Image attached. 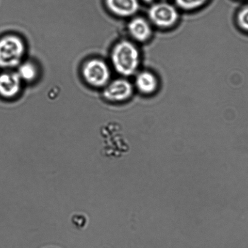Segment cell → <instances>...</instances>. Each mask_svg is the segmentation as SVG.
<instances>
[{
    "label": "cell",
    "instance_id": "6da1fadb",
    "mask_svg": "<svg viewBox=\"0 0 248 248\" xmlns=\"http://www.w3.org/2000/svg\"><path fill=\"white\" fill-rule=\"evenodd\" d=\"M111 59L114 68L119 74L130 77L138 69L140 62L139 52L130 41H121L114 48Z\"/></svg>",
    "mask_w": 248,
    "mask_h": 248
},
{
    "label": "cell",
    "instance_id": "7a4b0ae2",
    "mask_svg": "<svg viewBox=\"0 0 248 248\" xmlns=\"http://www.w3.org/2000/svg\"><path fill=\"white\" fill-rule=\"evenodd\" d=\"M24 52L25 46L18 36L8 35L0 39V67L11 69L17 66Z\"/></svg>",
    "mask_w": 248,
    "mask_h": 248
},
{
    "label": "cell",
    "instance_id": "3957f363",
    "mask_svg": "<svg viewBox=\"0 0 248 248\" xmlns=\"http://www.w3.org/2000/svg\"><path fill=\"white\" fill-rule=\"evenodd\" d=\"M150 21L160 28H171L177 23L179 14L176 8L167 2L152 5L148 11Z\"/></svg>",
    "mask_w": 248,
    "mask_h": 248
},
{
    "label": "cell",
    "instance_id": "277c9868",
    "mask_svg": "<svg viewBox=\"0 0 248 248\" xmlns=\"http://www.w3.org/2000/svg\"><path fill=\"white\" fill-rule=\"evenodd\" d=\"M83 75L86 81L92 86H106L110 79L111 74L108 65L99 60H92L84 64Z\"/></svg>",
    "mask_w": 248,
    "mask_h": 248
},
{
    "label": "cell",
    "instance_id": "5b68a950",
    "mask_svg": "<svg viewBox=\"0 0 248 248\" xmlns=\"http://www.w3.org/2000/svg\"><path fill=\"white\" fill-rule=\"evenodd\" d=\"M133 87L130 81L125 79L114 80L104 89L103 96L108 101L121 102L130 98Z\"/></svg>",
    "mask_w": 248,
    "mask_h": 248
},
{
    "label": "cell",
    "instance_id": "8992f818",
    "mask_svg": "<svg viewBox=\"0 0 248 248\" xmlns=\"http://www.w3.org/2000/svg\"><path fill=\"white\" fill-rule=\"evenodd\" d=\"M21 81L17 72L0 74V95L6 98L17 96L20 91Z\"/></svg>",
    "mask_w": 248,
    "mask_h": 248
},
{
    "label": "cell",
    "instance_id": "52a82bcc",
    "mask_svg": "<svg viewBox=\"0 0 248 248\" xmlns=\"http://www.w3.org/2000/svg\"><path fill=\"white\" fill-rule=\"evenodd\" d=\"M106 5L114 14L121 17L132 16L139 9L138 0H106Z\"/></svg>",
    "mask_w": 248,
    "mask_h": 248
},
{
    "label": "cell",
    "instance_id": "ba28073f",
    "mask_svg": "<svg viewBox=\"0 0 248 248\" xmlns=\"http://www.w3.org/2000/svg\"><path fill=\"white\" fill-rule=\"evenodd\" d=\"M128 30L132 38L139 42L147 41L152 35L150 24L145 19L141 17H137L130 21Z\"/></svg>",
    "mask_w": 248,
    "mask_h": 248
},
{
    "label": "cell",
    "instance_id": "9c48e42d",
    "mask_svg": "<svg viewBox=\"0 0 248 248\" xmlns=\"http://www.w3.org/2000/svg\"><path fill=\"white\" fill-rule=\"evenodd\" d=\"M135 85L140 93L145 94H151L157 89V79L151 72H142L136 78Z\"/></svg>",
    "mask_w": 248,
    "mask_h": 248
},
{
    "label": "cell",
    "instance_id": "30bf717a",
    "mask_svg": "<svg viewBox=\"0 0 248 248\" xmlns=\"http://www.w3.org/2000/svg\"><path fill=\"white\" fill-rule=\"evenodd\" d=\"M17 73L21 80L29 82L35 78L37 75V70L35 65L28 62L21 64Z\"/></svg>",
    "mask_w": 248,
    "mask_h": 248
},
{
    "label": "cell",
    "instance_id": "8fae6325",
    "mask_svg": "<svg viewBox=\"0 0 248 248\" xmlns=\"http://www.w3.org/2000/svg\"><path fill=\"white\" fill-rule=\"evenodd\" d=\"M208 0H175L180 8L185 11H192L205 4Z\"/></svg>",
    "mask_w": 248,
    "mask_h": 248
},
{
    "label": "cell",
    "instance_id": "7c38bea8",
    "mask_svg": "<svg viewBox=\"0 0 248 248\" xmlns=\"http://www.w3.org/2000/svg\"><path fill=\"white\" fill-rule=\"evenodd\" d=\"M237 21L240 28L248 31V7H245L239 12Z\"/></svg>",
    "mask_w": 248,
    "mask_h": 248
},
{
    "label": "cell",
    "instance_id": "4fadbf2b",
    "mask_svg": "<svg viewBox=\"0 0 248 248\" xmlns=\"http://www.w3.org/2000/svg\"><path fill=\"white\" fill-rule=\"evenodd\" d=\"M143 1H145L146 2H148V3H149V2H152L153 1H154V0H143Z\"/></svg>",
    "mask_w": 248,
    "mask_h": 248
}]
</instances>
